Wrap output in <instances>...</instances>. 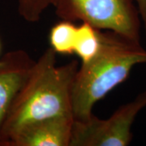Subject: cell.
<instances>
[{
  "instance_id": "cell-9",
  "label": "cell",
  "mask_w": 146,
  "mask_h": 146,
  "mask_svg": "<svg viewBox=\"0 0 146 146\" xmlns=\"http://www.w3.org/2000/svg\"><path fill=\"white\" fill-rule=\"evenodd\" d=\"M55 0H17L18 12L25 21L34 23L40 21L42 14Z\"/></svg>"
},
{
  "instance_id": "cell-6",
  "label": "cell",
  "mask_w": 146,
  "mask_h": 146,
  "mask_svg": "<svg viewBox=\"0 0 146 146\" xmlns=\"http://www.w3.org/2000/svg\"><path fill=\"white\" fill-rule=\"evenodd\" d=\"M74 117L61 115L34 123L21 130L8 146H70Z\"/></svg>"
},
{
  "instance_id": "cell-1",
  "label": "cell",
  "mask_w": 146,
  "mask_h": 146,
  "mask_svg": "<svg viewBox=\"0 0 146 146\" xmlns=\"http://www.w3.org/2000/svg\"><path fill=\"white\" fill-rule=\"evenodd\" d=\"M57 53L46 49L32 69L26 82L14 101L1 135V146L34 123L72 114V93L78 62L56 65Z\"/></svg>"
},
{
  "instance_id": "cell-7",
  "label": "cell",
  "mask_w": 146,
  "mask_h": 146,
  "mask_svg": "<svg viewBox=\"0 0 146 146\" xmlns=\"http://www.w3.org/2000/svg\"><path fill=\"white\" fill-rule=\"evenodd\" d=\"M101 46V30L86 22L77 26L74 54H77L81 63H87L94 58Z\"/></svg>"
},
{
  "instance_id": "cell-4",
  "label": "cell",
  "mask_w": 146,
  "mask_h": 146,
  "mask_svg": "<svg viewBox=\"0 0 146 146\" xmlns=\"http://www.w3.org/2000/svg\"><path fill=\"white\" fill-rule=\"evenodd\" d=\"M146 106V91L121 106L106 119L93 114L87 119H74L70 146H127L132 140L131 127Z\"/></svg>"
},
{
  "instance_id": "cell-3",
  "label": "cell",
  "mask_w": 146,
  "mask_h": 146,
  "mask_svg": "<svg viewBox=\"0 0 146 146\" xmlns=\"http://www.w3.org/2000/svg\"><path fill=\"white\" fill-rule=\"evenodd\" d=\"M54 7L61 20L81 21L140 41L142 24L135 0H55Z\"/></svg>"
},
{
  "instance_id": "cell-11",
  "label": "cell",
  "mask_w": 146,
  "mask_h": 146,
  "mask_svg": "<svg viewBox=\"0 0 146 146\" xmlns=\"http://www.w3.org/2000/svg\"><path fill=\"white\" fill-rule=\"evenodd\" d=\"M0 50H1V44H0Z\"/></svg>"
},
{
  "instance_id": "cell-2",
  "label": "cell",
  "mask_w": 146,
  "mask_h": 146,
  "mask_svg": "<svg viewBox=\"0 0 146 146\" xmlns=\"http://www.w3.org/2000/svg\"><path fill=\"white\" fill-rule=\"evenodd\" d=\"M143 63L146 50L140 41L101 30L98 52L89 63H81L76 75L72 93L74 119H89L94 105L124 82L135 66Z\"/></svg>"
},
{
  "instance_id": "cell-8",
  "label": "cell",
  "mask_w": 146,
  "mask_h": 146,
  "mask_svg": "<svg viewBox=\"0 0 146 146\" xmlns=\"http://www.w3.org/2000/svg\"><path fill=\"white\" fill-rule=\"evenodd\" d=\"M77 26L72 21L62 20L51 28L49 39L50 47L59 54H73Z\"/></svg>"
},
{
  "instance_id": "cell-5",
  "label": "cell",
  "mask_w": 146,
  "mask_h": 146,
  "mask_svg": "<svg viewBox=\"0 0 146 146\" xmlns=\"http://www.w3.org/2000/svg\"><path fill=\"white\" fill-rule=\"evenodd\" d=\"M35 62L23 50H11L0 58V146L6 119Z\"/></svg>"
},
{
  "instance_id": "cell-10",
  "label": "cell",
  "mask_w": 146,
  "mask_h": 146,
  "mask_svg": "<svg viewBox=\"0 0 146 146\" xmlns=\"http://www.w3.org/2000/svg\"><path fill=\"white\" fill-rule=\"evenodd\" d=\"M141 16V24L146 34V0H135Z\"/></svg>"
}]
</instances>
